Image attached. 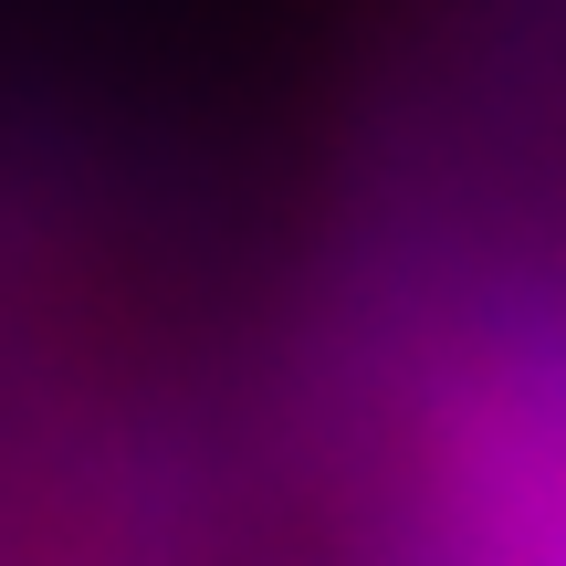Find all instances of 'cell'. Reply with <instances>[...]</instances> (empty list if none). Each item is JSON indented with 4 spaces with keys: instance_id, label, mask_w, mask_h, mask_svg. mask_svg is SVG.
Returning a JSON list of instances; mask_svg holds the SVG:
<instances>
[]
</instances>
